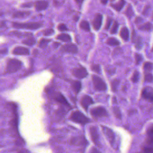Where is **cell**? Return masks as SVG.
<instances>
[{
	"instance_id": "6da1fadb",
	"label": "cell",
	"mask_w": 153,
	"mask_h": 153,
	"mask_svg": "<svg viewBox=\"0 0 153 153\" xmlns=\"http://www.w3.org/2000/svg\"><path fill=\"white\" fill-rule=\"evenodd\" d=\"M70 120L75 123L84 125L90 122V119L82 112L78 111H74L71 113Z\"/></svg>"
},
{
	"instance_id": "7a4b0ae2",
	"label": "cell",
	"mask_w": 153,
	"mask_h": 153,
	"mask_svg": "<svg viewBox=\"0 0 153 153\" xmlns=\"http://www.w3.org/2000/svg\"><path fill=\"white\" fill-rule=\"evenodd\" d=\"M12 25L16 29H37L42 26V24L39 22H29V23H19L13 22Z\"/></svg>"
},
{
	"instance_id": "3957f363",
	"label": "cell",
	"mask_w": 153,
	"mask_h": 153,
	"mask_svg": "<svg viewBox=\"0 0 153 153\" xmlns=\"http://www.w3.org/2000/svg\"><path fill=\"white\" fill-rule=\"evenodd\" d=\"M22 62L15 59H10L7 61L6 71L8 73H14L22 68Z\"/></svg>"
},
{
	"instance_id": "277c9868",
	"label": "cell",
	"mask_w": 153,
	"mask_h": 153,
	"mask_svg": "<svg viewBox=\"0 0 153 153\" xmlns=\"http://www.w3.org/2000/svg\"><path fill=\"white\" fill-rule=\"evenodd\" d=\"M92 81L94 88L97 91H105L107 89L106 83L103 80L96 75H92Z\"/></svg>"
},
{
	"instance_id": "5b68a950",
	"label": "cell",
	"mask_w": 153,
	"mask_h": 153,
	"mask_svg": "<svg viewBox=\"0 0 153 153\" xmlns=\"http://www.w3.org/2000/svg\"><path fill=\"white\" fill-rule=\"evenodd\" d=\"M90 114L95 118L106 117L108 115L106 109L102 106H97L92 108L90 111Z\"/></svg>"
},
{
	"instance_id": "8992f818",
	"label": "cell",
	"mask_w": 153,
	"mask_h": 153,
	"mask_svg": "<svg viewBox=\"0 0 153 153\" xmlns=\"http://www.w3.org/2000/svg\"><path fill=\"white\" fill-rule=\"evenodd\" d=\"M141 96L149 102H153V88L151 87H144L142 90Z\"/></svg>"
},
{
	"instance_id": "52a82bcc",
	"label": "cell",
	"mask_w": 153,
	"mask_h": 153,
	"mask_svg": "<svg viewBox=\"0 0 153 153\" xmlns=\"http://www.w3.org/2000/svg\"><path fill=\"white\" fill-rule=\"evenodd\" d=\"M72 73L73 75L79 79L85 78L88 75V72L86 69L84 67L75 68L72 69Z\"/></svg>"
},
{
	"instance_id": "ba28073f",
	"label": "cell",
	"mask_w": 153,
	"mask_h": 153,
	"mask_svg": "<svg viewBox=\"0 0 153 153\" xmlns=\"http://www.w3.org/2000/svg\"><path fill=\"white\" fill-rule=\"evenodd\" d=\"M131 40L133 43L134 44V46L137 50H140L142 47V39L140 36H137L136 33V31L134 30H132L131 35Z\"/></svg>"
},
{
	"instance_id": "9c48e42d",
	"label": "cell",
	"mask_w": 153,
	"mask_h": 153,
	"mask_svg": "<svg viewBox=\"0 0 153 153\" xmlns=\"http://www.w3.org/2000/svg\"><path fill=\"white\" fill-rule=\"evenodd\" d=\"M60 50L63 52H67L69 53L75 54L78 52V48L75 44H66L62 46Z\"/></svg>"
},
{
	"instance_id": "30bf717a",
	"label": "cell",
	"mask_w": 153,
	"mask_h": 153,
	"mask_svg": "<svg viewBox=\"0 0 153 153\" xmlns=\"http://www.w3.org/2000/svg\"><path fill=\"white\" fill-rule=\"evenodd\" d=\"M102 128L105 135L106 136L108 140H109V143L112 145L115 140V135L114 132L111 128L105 126H102Z\"/></svg>"
},
{
	"instance_id": "8fae6325",
	"label": "cell",
	"mask_w": 153,
	"mask_h": 153,
	"mask_svg": "<svg viewBox=\"0 0 153 153\" xmlns=\"http://www.w3.org/2000/svg\"><path fill=\"white\" fill-rule=\"evenodd\" d=\"M102 19L103 16L101 14L97 13L95 15L92 22L93 28L95 30H99L100 28L102 23Z\"/></svg>"
},
{
	"instance_id": "7c38bea8",
	"label": "cell",
	"mask_w": 153,
	"mask_h": 153,
	"mask_svg": "<svg viewBox=\"0 0 153 153\" xmlns=\"http://www.w3.org/2000/svg\"><path fill=\"white\" fill-rule=\"evenodd\" d=\"M80 103H81V105L82 107L85 111H87L88 106L90 105L93 104L94 103V102H93L92 98L90 96H89L88 95H85L81 98Z\"/></svg>"
},
{
	"instance_id": "4fadbf2b",
	"label": "cell",
	"mask_w": 153,
	"mask_h": 153,
	"mask_svg": "<svg viewBox=\"0 0 153 153\" xmlns=\"http://www.w3.org/2000/svg\"><path fill=\"white\" fill-rule=\"evenodd\" d=\"M53 98L56 102L60 103V104H62L63 105H65L67 106H70L69 103L68 102L67 100L62 93L59 92L55 93V94L53 96Z\"/></svg>"
},
{
	"instance_id": "5bb4252c",
	"label": "cell",
	"mask_w": 153,
	"mask_h": 153,
	"mask_svg": "<svg viewBox=\"0 0 153 153\" xmlns=\"http://www.w3.org/2000/svg\"><path fill=\"white\" fill-rule=\"evenodd\" d=\"M90 134L93 142L96 144H99V134L97 129L95 126H91L90 127Z\"/></svg>"
},
{
	"instance_id": "9a60e30c",
	"label": "cell",
	"mask_w": 153,
	"mask_h": 153,
	"mask_svg": "<svg viewBox=\"0 0 153 153\" xmlns=\"http://www.w3.org/2000/svg\"><path fill=\"white\" fill-rule=\"evenodd\" d=\"M12 53L14 55H28L29 50L25 47H17L13 49Z\"/></svg>"
},
{
	"instance_id": "2e32d148",
	"label": "cell",
	"mask_w": 153,
	"mask_h": 153,
	"mask_svg": "<svg viewBox=\"0 0 153 153\" xmlns=\"http://www.w3.org/2000/svg\"><path fill=\"white\" fill-rule=\"evenodd\" d=\"M71 143L75 145H84L85 143H87V140L85 139L84 137L79 136L74 137L71 139Z\"/></svg>"
},
{
	"instance_id": "e0dca14e",
	"label": "cell",
	"mask_w": 153,
	"mask_h": 153,
	"mask_svg": "<svg viewBox=\"0 0 153 153\" xmlns=\"http://www.w3.org/2000/svg\"><path fill=\"white\" fill-rule=\"evenodd\" d=\"M48 5L47 1H36L35 3V7L37 11H41L45 10Z\"/></svg>"
},
{
	"instance_id": "ac0fdd59",
	"label": "cell",
	"mask_w": 153,
	"mask_h": 153,
	"mask_svg": "<svg viewBox=\"0 0 153 153\" xmlns=\"http://www.w3.org/2000/svg\"><path fill=\"white\" fill-rule=\"evenodd\" d=\"M120 35L124 41H127L129 39V32L127 27H122L120 32Z\"/></svg>"
},
{
	"instance_id": "d6986e66",
	"label": "cell",
	"mask_w": 153,
	"mask_h": 153,
	"mask_svg": "<svg viewBox=\"0 0 153 153\" xmlns=\"http://www.w3.org/2000/svg\"><path fill=\"white\" fill-rule=\"evenodd\" d=\"M30 14L29 11H17L13 14V17L14 18H23Z\"/></svg>"
},
{
	"instance_id": "ffe728a7",
	"label": "cell",
	"mask_w": 153,
	"mask_h": 153,
	"mask_svg": "<svg viewBox=\"0 0 153 153\" xmlns=\"http://www.w3.org/2000/svg\"><path fill=\"white\" fill-rule=\"evenodd\" d=\"M125 4H126V1H118L117 3H115V4L111 3L110 5L116 11H120L123 8V7L124 6Z\"/></svg>"
},
{
	"instance_id": "44dd1931",
	"label": "cell",
	"mask_w": 153,
	"mask_h": 153,
	"mask_svg": "<svg viewBox=\"0 0 153 153\" xmlns=\"http://www.w3.org/2000/svg\"><path fill=\"white\" fill-rule=\"evenodd\" d=\"M72 88L76 93L79 92L81 88V83L79 81H71V82Z\"/></svg>"
},
{
	"instance_id": "7402d4cb",
	"label": "cell",
	"mask_w": 153,
	"mask_h": 153,
	"mask_svg": "<svg viewBox=\"0 0 153 153\" xmlns=\"http://www.w3.org/2000/svg\"><path fill=\"white\" fill-rule=\"evenodd\" d=\"M152 27V25L150 22H146L144 24H142L139 26V29L141 30H145V31H149L151 30Z\"/></svg>"
},
{
	"instance_id": "603a6c76",
	"label": "cell",
	"mask_w": 153,
	"mask_h": 153,
	"mask_svg": "<svg viewBox=\"0 0 153 153\" xmlns=\"http://www.w3.org/2000/svg\"><path fill=\"white\" fill-rule=\"evenodd\" d=\"M22 43L28 46H32L36 43V40L33 37L30 36L22 41Z\"/></svg>"
},
{
	"instance_id": "cb8c5ba5",
	"label": "cell",
	"mask_w": 153,
	"mask_h": 153,
	"mask_svg": "<svg viewBox=\"0 0 153 153\" xmlns=\"http://www.w3.org/2000/svg\"><path fill=\"white\" fill-rule=\"evenodd\" d=\"M57 39L64 42H69L71 39L70 35L67 33H61L57 35Z\"/></svg>"
},
{
	"instance_id": "d4e9b609",
	"label": "cell",
	"mask_w": 153,
	"mask_h": 153,
	"mask_svg": "<svg viewBox=\"0 0 153 153\" xmlns=\"http://www.w3.org/2000/svg\"><path fill=\"white\" fill-rule=\"evenodd\" d=\"M106 43L109 45L115 46V45H118L120 44V41L115 38L110 37L107 39Z\"/></svg>"
},
{
	"instance_id": "484cf974",
	"label": "cell",
	"mask_w": 153,
	"mask_h": 153,
	"mask_svg": "<svg viewBox=\"0 0 153 153\" xmlns=\"http://www.w3.org/2000/svg\"><path fill=\"white\" fill-rule=\"evenodd\" d=\"M79 27L85 30V31H90V25H89V23L86 20H82L80 24H79Z\"/></svg>"
},
{
	"instance_id": "4316f807",
	"label": "cell",
	"mask_w": 153,
	"mask_h": 153,
	"mask_svg": "<svg viewBox=\"0 0 153 153\" xmlns=\"http://www.w3.org/2000/svg\"><path fill=\"white\" fill-rule=\"evenodd\" d=\"M119 84H120V81L118 79H114L112 80V81L111 82V89L112 91L114 92L117 91Z\"/></svg>"
},
{
	"instance_id": "83f0119b",
	"label": "cell",
	"mask_w": 153,
	"mask_h": 153,
	"mask_svg": "<svg viewBox=\"0 0 153 153\" xmlns=\"http://www.w3.org/2000/svg\"><path fill=\"white\" fill-rule=\"evenodd\" d=\"M125 14L127 16V17L128 18H131L133 14H134V11L133 10L132 7L131 5V4H128L126 11H125Z\"/></svg>"
},
{
	"instance_id": "f1b7e54d",
	"label": "cell",
	"mask_w": 153,
	"mask_h": 153,
	"mask_svg": "<svg viewBox=\"0 0 153 153\" xmlns=\"http://www.w3.org/2000/svg\"><path fill=\"white\" fill-rule=\"evenodd\" d=\"M112 112L117 118L120 119V120L121 119V111L118 107L114 106L112 108Z\"/></svg>"
},
{
	"instance_id": "f546056e",
	"label": "cell",
	"mask_w": 153,
	"mask_h": 153,
	"mask_svg": "<svg viewBox=\"0 0 153 153\" xmlns=\"http://www.w3.org/2000/svg\"><path fill=\"white\" fill-rule=\"evenodd\" d=\"M143 68L145 72H149L153 69V64L150 62H146L143 64Z\"/></svg>"
},
{
	"instance_id": "4dcf8cb0",
	"label": "cell",
	"mask_w": 153,
	"mask_h": 153,
	"mask_svg": "<svg viewBox=\"0 0 153 153\" xmlns=\"http://www.w3.org/2000/svg\"><path fill=\"white\" fill-rule=\"evenodd\" d=\"M13 33L14 35H15L16 36H17L19 37H21V36H26L27 38L32 36V33H29V32H26V33H21L19 32H13Z\"/></svg>"
},
{
	"instance_id": "1f68e13d",
	"label": "cell",
	"mask_w": 153,
	"mask_h": 153,
	"mask_svg": "<svg viewBox=\"0 0 153 153\" xmlns=\"http://www.w3.org/2000/svg\"><path fill=\"white\" fill-rule=\"evenodd\" d=\"M144 80L146 82H153V75L151 73H146L144 76Z\"/></svg>"
},
{
	"instance_id": "d6a6232c",
	"label": "cell",
	"mask_w": 153,
	"mask_h": 153,
	"mask_svg": "<svg viewBox=\"0 0 153 153\" xmlns=\"http://www.w3.org/2000/svg\"><path fill=\"white\" fill-rule=\"evenodd\" d=\"M118 26H119L118 23L117 21H114L113 25L111 29V33L112 34H115L117 33L118 28Z\"/></svg>"
},
{
	"instance_id": "836d02e7",
	"label": "cell",
	"mask_w": 153,
	"mask_h": 153,
	"mask_svg": "<svg viewBox=\"0 0 153 153\" xmlns=\"http://www.w3.org/2000/svg\"><path fill=\"white\" fill-rule=\"evenodd\" d=\"M139 78V73L137 71H135L133 74V75L131 78V80L133 82H137Z\"/></svg>"
},
{
	"instance_id": "e575fe53",
	"label": "cell",
	"mask_w": 153,
	"mask_h": 153,
	"mask_svg": "<svg viewBox=\"0 0 153 153\" xmlns=\"http://www.w3.org/2000/svg\"><path fill=\"white\" fill-rule=\"evenodd\" d=\"M50 41V39H42L39 42V46L41 47V48H44L47 46L48 43Z\"/></svg>"
},
{
	"instance_id": "d590c367",
	"label": "cell",
	"mask_w": 153,
	"mask_h": 153,
	"mask_svg": "<svg viewBox=\"0 0 153 153\" xmlns=\"http://www.w3.org/2000/svg\"><path fill=\"white\" fill-rule=\"evenodd\" d=\"M91 69L93 71L100 74V66L97 64H93L91 66Z\"/></svg>"
},
{
	"instance_id": "8d00e7d4",
	"label": "cell",
	"mask_w": 153,
	"mask_h": 153,
	"mask_svg": "<svg viewBox=\"0 0 153 153\" xmlns=\"http://www.w3.org/2000/svg\"><path fill=\"white\" fill-rule=\"evenodd\" d=\"M147 134L149 139H151L152 140H153V125L151 126L148 130H147Z\"/></svg>"
},
{
	"instance_id": "74e56055",
	"label": "cell",
	"mask_w": 153,
	"mask_h": 153,
	"mask_svg": "<svg viewBox=\"0 0 153 153\" xmlns=\"http://www.w3.org/2000/svg\"><path fill=\"white\" fill-rule=\"evenodd\" d=\"M135 57V62L137 65H139L142 61V56L141 54L139 53H136L134 55Z\"/></svg>"
},
{
	"instance_id": "f35d334b",
	"label": "cell",
	"mask_w": 153,
	"mask_h": 153,
	"mask_svg": "<svg viewBox=\"0 0 153 153\" xmlns=\"http://www.w3.org/2000/svg\"><path fill=\"white\" fill-rule=\"evenodd\" d=\"M43 35L45 36H50L54 33V30L53 29H47L44 30L43 32Z\"/></svg>"
},
{
	"instance_id": "ab89813d",
	"label": "cell",
	"mask_w": 153,
	"mask_h": 153,
	"mask_svg": "<svg viewBox=\"0 0 153 153\" xmlns=\"http://www.w3.org/2000/svg\"><path fill=\"white\" fill-rule=\"evenodd\" d=\"M111 23H112V19L111 17H108L106 19L105 26V29L108 30L110 27Z\"/></svg>"
},
{
	"instance_id": "60d3db41",
	"label": "cell",
	"mask_w": 153,
	"mask_h": 153,
	"mask_svg": "<svg viewBox=\"0 0 153 153\" xmlns=\"http://www.w3.org/2000/svg\"><path fill=\"white\" fill-rule=\"evenodd\" d=\"M57 29L61 31V32H63L65 30H67V27L66 26V25L63 23H60L59 25V26H57Z\"/></svg>"
},
{
	"instance_id": "b9f144b4",
	"label": "cell",
	"mask_w": 153,
	"mask_h": 153,
	"mask_svg": "<svg viewBox=\"0 0 153 153\" xmlns=\"http://www.w3.org/2000/svg\"><path fill=\"white\" fill-rule=\"evenodd\" d=\"M32 5H33V3L31 2H26L22 4L21 7L23 8H29V7H31Z\"/></svg>"
},
{
	"instance_id": "7bdbcfd3",
	"label": "cell",
	"mask_w": 153,
	"mask_h": 153,
	"mask_svg": "<svg viewBox=\"0 0 153 153\" xmlns=\"http://www.w3.org/2000/svg\"><path fill=\"white\" fill-rule=\"evenodd\" d=\"M149 9H150V5H146L144 7V8H143L142 14H143V15H146V14L148 13Z\"/></svg>"
},
{
	"instance_id": "ee69618b",
	"label": "cell",
	"mask_w": 153,
	"mask_h": 153,
	"mask_svg": "<svg viewBox=\"0 0 153 153\" xmlns=\"http://www.w3.org/2000/svg\"><path fill=\"white\" fill-rule=\"evenodd\" d=\"M142 22H143V20H142V19L141 17H136V19H135V23H136V25L140 24V23H141Z\"/></svg>"
},
{
	"instance_id": "f6af8a7d",
	"label": "cell",
	"mask_w": 153,
	"mask_h": 153,
	"mask_svg": "<svg viewBox=\"0 0 153 153\" xmlns=\"http://www.w3.org/2000/svg\"><path fill=\"white\" fill-rule=\"evenodd\" d=\"M90 153H100V152L97 151V149L96 148H93L91 149Z\"/></svg>"
},
{
	"instance_id": "bcb514c9",
	"label": "cell",
	"mask_w": 153,
	"mask_h": 153,
	"mask_svg": "<svg viewBox=\"0 0 153 153\" xmlns=\"http://www.w3.org/2000/svg\"><path fill=\"white\" fill-rule=\"evenodd\" d=\"M145 153H153V149L151 148H147L145 151Z\"/></svg>"
},
{
	"instance_id": "7dc6e473",
	"label": "cell",
	"mask_w": 153,
	"mask_h": 153,
	"mask_svg": "<svg viewBox=\"0 0 153 153\" xmlns=\"http://www.w3.org/2000/svg\"><path fill=\"white\" fill-rule=\"evenodd\" d=\"M112 100H113V103H117V101H116V98L115 97H114L113 98H112Z\"/></svg>"
},
{
	"instance_id": "c3c4849f",
	"label": "cell",
	"mask_w": 153,
	"mask_h": 153,
	"mask_svg": "<svg viewBox=\"0 0 153 153\" xmlns=\"http://www.w3.org/2000/svg\"><path fill=\"white\" fill-rule=\"evenodd\" d=\"M107 1H101V2L102 3V4H106L107 3Z\"/></svg>"
},
{
	"instance_id": "681fc988",
	"label": "cell",
	"mask_w": 153,
	"mask_h": 153,
	"mask_svg": "<svg viewBox=\"0 0 153 153\" xmlns=\"http://www.w3.org/2000/svg\"><path fill=\"white\" fill-rule=\"evenodd\" d=\"M76 2L77 3H78V4H79V3H82V1H76Z\"/></svg>"
},
{
	"instance_id": "f907efd6",
	"label": "cell",
	"mask_w": 153,
	"mask_h": 153,
	"mask_svg": "<svg viewBox=\"0 0 153 153\" xmlns=\"http://www.w3.org/2000/svg\"><path fill=\"white\" fill-rule=\"evenodd\" d=\"M151 51H153V47H152V50H151Z\"/></svg>"
},
{
	"instance_id": "816d5d0a",
	"label": "cell",
	"mask_w": 153,
	"mask_h": 153,
	"mask_svg": "<svg viewBox=\"0 0 153 153\" xmlns=\"http://www.w3.org/2000/svg\"><path fill=\"white\" fill-rule=\"evenodd\" d=\"M152 20H153V14H152Z\"/></svg>"
}]
</instances>
